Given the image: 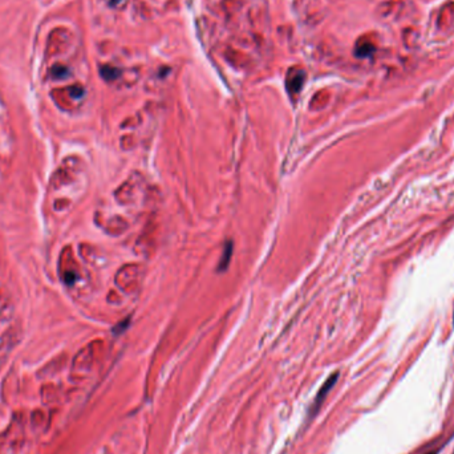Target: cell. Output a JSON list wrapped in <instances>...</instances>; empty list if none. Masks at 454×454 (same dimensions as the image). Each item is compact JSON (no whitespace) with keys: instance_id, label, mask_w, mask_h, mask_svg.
<instances>
[{"instance_id":"6da1fadb","label":"cell","mask_w":454,"mask_h":454,"mask_svg":"<svg viewBox=\"0 0 454 454\" xmlns=\"http://www.w3.org/2000/svg\"><path fill=\"white\" fill-rule=\"evenodd\" d=\"M437 28L442 32H450L454 29V2L445 3L437 14Z\"/></svg>"},{"instance_id":"7a4b0ae2","label":"cell","mask_w":454,"mask_h":454,"mask_svg":"<svg viewBox=\"0 0 454 454\" xmlns=\"http://www.w3.org/2000/svg\"><path fill=\"white\" fill-rule=\"evenodd\" d=\"M338 377H339V374L336 372V374L331 375V376L328 377L327 381L324 383V385L320 388V391H319V393L316 394V397H315V400H313L312 409H311V415H312V413L315 415V413L319 410V408H320L321 404H323V401L328 396L329 391H331L332 388H334L335 384H336V381H338Z\"/></svg>"},{"instance_id":"3957f363","label":"cell","mask_w":454,"mask_h":454,"mask_svg":"<svg viewBox=\"0 0 454 454\" xmlns=\"http://www.w3.org/2000/svg\"><path fill=\"white\" fill-rule=\"evenodd\" d=\"M401 40L406 50H416V48L420 46L421 35H420V31L417 28L406 27V28L402 29L401 32Z\"/></svg>"},{"instance_id":"277c9868","label":"cell","mask_w":454,"mask_h":454,"mask_svg":"<svg viewBox=\"0 0 454 454\" xmlns=\"http://www.w3.org/2000/svg\"><path fill=\"white\" fill-rule=\"evenodd\" d=\"M405 0H391L385 10V16L388 18H398L404 12Z\"/></svg>"},{"instance_id":"5b68a950","label":"cell","mask_w":454,"mask_h":454,"mask_svg":"<svg viewBox=\"0 0 454 454\" xmlns=\"http://www.w3.org/2000/svg\"><path fill=\"white\" fill-rule=\"evenodd\" d=\"M231 255H232V242L231 240H227L225 243V247H223V254H222V258H221V261L218 263V271L223 272L227 270L230 264V259H231Z\"/></svg>"},{"instance_id":"8992f818","label":"cell","mask_w":454,"mask_h":454,"mask_svg":"<svg viewBox=\"0 0 454 454\" xmlns=\"http://www.w3.org/2000/svg\"><path fill=\"white\" fill-rule=\"evenodd\" d=\"M375 50H376V47H375V44L372 42H369V40H359L357 47H356V53L360 57H366L370 56L375 52Z\"/></svg>"},{"instance_id":"52a82bcc","label":"cell","mask_w":454,"mask_h":454,"mask_svg":"<svg viewBox=\"0 0 454 454\" xmlns=\"http://www.w3.org/2000/svg\"><path fill=\"white\" fill-rule=\"evenodd\" d=\"M101 74L106 78V80H114V78L118 76V71H116V69L112 67H104L101 69Z\"/></svg>"},{"instance_id":"ba28073f","label":"cell","mask_w":454,"mask_h":454,"mask_svg":"<svg viewBox=\"0 0 454 454\" xmlns=\"http://www.w3.org/2000/svg\"><path fill=\"white\" fill-rule=\"evenodd\" d=\"M428 454H436V453H434V451H432V453H428Z\"/></svg>"}]
</instances>
